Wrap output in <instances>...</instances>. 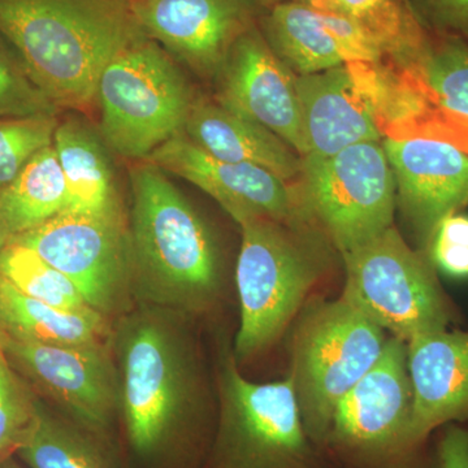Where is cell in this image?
<instances>
[{
	"instance_id": "44dd1931",
	"label": "cell",
	"mask_w": 468,
	"mask_h": 468,
	"mask_svg": "<svg viewBox=\"0 0 468 468\" xmlns=\"http://www.w3.org/2000/svg\"><path fill=\"white\" fill-rule=\"evenodd\" d=\"M420 104L419 122L468 124V41L439 36L402 66H394Z\"/></svg>"
},
{
	"instance_id": "3957f363",
	"label": "cell",
	"mask_w": 468,
	"mask_h": 468,
	"mask_svg": "<svg viewBox=\"0 0 468 468\" xmlns=\"http://www.w3.org/2000/svg\"><path fill=\"white\" fill-rule=\"evenodd\" d=\"M113 335L119 410L132 448L151 457L165 448L197 402L196 363L176 314L144 303Z\"/></svg>"
},
{
	"instance_id": "5b68a950",
	"label": "cell",
	"mask_w": 468,
	"mask_h": 468,
	"mask_svg": "<svg viewBox=\"0 0 468 468\" xmlns=\"http://www.w3.org/2000/svg\"><path fill=\"white\" fill-rule=\"evenodd\" d=\"M387 341L384 329L343 297L298 314L289 377L311 441L325 443L335 406L378 362Z\"/></svg>"
},
{
	"instance_id": "ac0fdd59",
	"label": "cell",
	"mask_w": 468,
	"mask_h": 468,
	"mask_svg": "<svg viewBox=\"0 0 468 468\" xmlns=\"http://www.w3.org/2000/svg\"><path fill=\"white\" fill-rule=\"evenodd\" d=\"M304 156L328 158L363 143H383L377 110L349 64L297 76Z\"/></svg>"
},
{
	"instance_id": "e0dca14e",
	"label": "cell",
	"mask_w": 468,
	"mask_h": 468,
	"mask_svg": "<svg viewBox=\"0 0 468 468\" xmlns=\"http://www.w3.org/2000/svg\"><path fill=\"white\" fill-rule=\"evenodd\" d=\"M261 33L295 76L385 60L383 48L371 34L347 18L313 7L306 0H286L268 8Z\"/></svg>"
},
{
	"instance_id": "f1b7e54d",
	"label": "cell",
	"mask_w": 468,
	"mask_h": 468,
	"mask_svg": "<svg viewBox=\"0 0 468 468\" xmlns=\"http://www.w3.org/2000/svg\"><path fill=\"white\" fill-rule=\"evenodd\" d=\"M58 124L57 115L0 117V192L39 150L54 144Z\"/></svg>"
},
{
	"instance_id": "9a60e30c",
	"label": "cell",
	"mask_w": 468,
	"mask_h": 468,
	"mask_svg": "<svg viewBox=\"0 0 468 468\" xmlns=\"http://www.w3.org/2000/svg\"><path fill=\"white\" fill-rule=\"evenodd\" d=\"M150 39L205 76H217L237 39L254 26V0H131Z\"/></svg>"
},
{
	"instance_id": "d590c367",
	"label": "cell",
	"mask_w": 468,
	"mask_h": 468,
	"mask_svg": "<svg viewBox=\"0 0 468 468\" xmlns=\"http://www.w3.org/2000/svg\"><path fill=\"white\" fill-rule=\"evenodd\" d=\"M0 468H23L20 466V464L17 463V462H15L14 460H8L7 462H5V463L0 466Z\"/></svg>"
},
{
	"instance_id": "ffe728a7",
	"label": "cell",
	"mask_w": 468,
	"mask_h": 468,
	"mask_svg": "<svg viewBox=\"0 0 468 468\" xmlns=\"http://www.w3.org/2000/svg\"><path fill=\"white\" fill-rule=\"evenodd\" d=\"M184 134L212 158L257 165L286 183L301 178L300 154L266 126L220 101H194Z\"/></svg>"
},
{
	"instance_id": "9c48e42d",
	"label": "cell",
	"mask_w": 468,
	"mask_h": 468,
	"mask_svg": "<svg viewBox=\"0 0 468 468\" xmlns=\"http://www.w3.org/2000/svg\"><path fill=\"white\" fill-rule=\"evenodd\" d=\"M300 181L310 217L341 254L393 227L396 183L383 143L304 156Z\"/></svg>"
},
{
	"instance_id": "5bb4252c",
	"label": "cell",
	"mask_w": 468,
	"mask_h": 468,
	"mask_svg": "<svg viewBox=\"0 0 468 468\" xmlns=\"http://www.w3.org/2000/svg\"><path fill=\"white\" fill-rule=\"evenodd\" d=\"M383 146L397 207L426 251L440 221L468 207V151L432 137H385Z\"/></svg>"
},
{
	"instance_id": "d6a6232c",
	"label": "cell",
	"mask_w": 468,
	"mask_h": 468,
	"mask_svg": "<svg viewBox=\"0 0 468 468\" xmlns=\"http://www.w3.org/2000/svg\"><path fill=\"white\" fill-rule=\"evenodd\" d=\"M433 468H468V428L446 424L436 442Z\"/></svg>"
},
{
	"instance_id": "f546056e",
	"label": "cell",
	"mask_w": 468,
	"mask_h": 468,
	"mask_svg": "<svg viewBox=\"0 0 468 468\" xmlns=\"http://www.w3.org/2000/svg\"><path fill=\"white\" fill-rule=\"evenodd\" d=\"M57 110L34 84L16 50L0 33V117L55 115Z\"/></svg>"
},
{
	"instance_id": "8fae6325",
	"label": "cell",
	"mask_w": 468,
	"mask_h": 468,
	"mask_svg": "<svg viewBox=\"0 0 468 468\" xmlns=\"http://www.w3.org/2000/svg\"><path fill=\"white\" fill-rule=\"evenodd\" d=\"M414 389L408 343L389 335L378 362L335 406L325 443L362 464L417 452L410 441Z\"/></svg>"
},
{
	"instance_id": "484cf974",
	"label": "cell",
	"mask_w": 468,
	"mask_h": 468,
	"mask_svg": "<svg viewBox=\"0 0 468 468\" xmlns=\"http://www.w3.org/2000/svg\"><path fill=\"white\" fill-rule=\"evenodd\" d=\"M17 454L30 468H112L91 432L52 414L41 401Z\"/></svg>"
},
{
	"instance_id": "83f0119b",
	"label": "cell",
	"mask_w": 468,
	"mask_h": 468,
	"mask_svg": "<svg viewBox=\"0 0 468 468\" xmlns=\"http://www.w3.org/2000/svg\"><path fill=\"white\" fill-rule=\"evenodd\" d=\"M39 399L0 347V466L27 441L38 412Z\"/></svg>"
},
{
	"instance_id": "ba28073f",
	"label": "cell",
	"mask_w": 468,
	"mask_h": 468,
	"mask_svg": "<svg viewBox=\"0 0 468 468\" xmlns=\"http://www.w3.org/2000/svg\"><path fill=\"white\" fill-rule=\"evenodd\" d=\"M218 393L220 419L209 468H313L311 440L291 377L252 383L227 350Z\"/></svg>"
},
{
	"instance_id": "e575fe53",
	"label": "cell",
	"mask_w": 468,
	"mask_h": 468,
	"mask_svg": "<svg viewBox=\"0 0 468 468\" xmlns=\"http://www.w3.org/2000/svg\"><path fill=\"white\" fill-rule=\"evenodd\" d=\"M260 8H271L272 5H279V3L286 2V0H254Z\"/></svg>"
},
{
	"instance_id": "7402d4cb",
	"label": "cell",
	"mask_w": 468,
	"mask_h": 468,
	"mask_svg": "<svg viewBox=\"0 0 468 468\" xmlns=\"http://www.w3.org/2000/svg\"><path fill=\"white\" fill-rule=\"evenodd\" d=\"M54 147L67 184L63 212L122 217L112 169L100 137L81 120L58 122Z\"/></svg>"
},
{
	"instance_id": "30bf717a",
	"label": "cell",
	"mask_w": 468,
	"mask_h": 468,
	"mask_svg": "<svg viewBox=\"0 0 468 468\" xmlns=\"http://www.w3.org/2000/svg\"><path fill=\"white\" fill-rule=\"evenodd\" d=\"M75 284L101 315L126 313L133 292L131 241L122 217L61 212L14 237Z\"/></svg>"
},
{
	"instance_id": "2e32d148",
	"label": "cell",
	"mask_w": 468,
	"mask_h": 468,
	"mask_svg": "<svg viewBox=\"0 0 468 468\" xmlns=\"http://www.w3.org/2000/svg\"><path fill=\"white\" fill-rule=\"evenodd\" d=\"M217 101L260 122L304 155L297 76L273 54L260 29L242 34L221 66Z\"/></svg>"
},
{
	"instance_id": "7c38bea8",
	"label": "cell",
	"mask_w": 468,
	"mask_h": 468,
	"mask_svg": "<svg viewBox=\"0 0 468 468\" xmlns=\"http://www.w3.org/2000/svg\"><path fill=\"white\" fill-rule=\"evenodd\" d=\"M110 343L46 345L0 331V347L18 375L91 433L106 432L119 410V378Z\"/></svg>"
},
{
	"instance_id": "1f68e13d",
	"label": "cell",
	"mask_w": 468,
	"mask_h": 468,
	"mask_svg": "<svg viewBox=\"0 0 468 468\" xmlns=\"http://www.w3.org/2000/svg\"><path fill=\"white\" fill-rule=\"evenodd\" d=\"M428 32L468 41V0H408Z\"/></svg>"
},
{
	"instance_id": "7a4b0ae2",
	"label": "cell",
	"mask_w": 468,
	"mask_h": 468,
	"mask_svg": "<svg viewBox=\"0 0 468 468\" xmlns=\"http://www.w3.org/2000/svg\"><path fill=\"white\" fill-rule=\"evenodd\" d=\"M133 292L177 314L208 310L220 295L217 242L165 171L144 162L131 175Z\"/></svg>"
},
{
	"instance_id": "4fadbf2b",
	"label": "cell",
	"mask_w": 468,
	"mask_h": 468,
	"mask_svg": "<svg viewBox=\"0 0 468 468\" xmlns=\"http://www.w3.org/2000/svg\"><path fill=\"white\" fill-rule=\"evenodd\" d=\"M146 162L198 186L239 226L252 218H270L289 226L318 227L304 206L300 187L257 165L212 158L184 133L160 144Z\"/></svg>"
},
{
	"instance_id": "277c9868",
	"label": "cell",
	"mask_w": 468,
	"mask_h": 468,
	"mask_svg": "<svg viewBox=\"0 0 468 468\" xmlns=\"http://www.w3.org/2000/svg\"><path fill=\"white\" fill-rule=\"evenodd\" d=\"M236 267L237 363L260 356L285 334L331 263V241L315 226L252 218L241 226ZM334 246V245H332Z\"/></svg>"
},
{
	"instance_id": "8992f818",
	"label": "cell",
	"mask_w": 468,
	"mask_h": 468,
	"mask_svg": "<svg viewBox=\"0 0 468 468\" xmlns=\"http://www.w3.org/2000/svg\"><path fill=\"white\" fill-rule=\"evenodd\" d=\"M341 255V297L394 337L408 343L460 320L427 252L412 249L396 228Z\"/></svg>"
},
{
	"instance_id": "52a82bcc",
	"label": "cell",
	"mask_w": 468,
	"mask_h": 468,
	"mask_svg": "<svg viewBox=\"0 0 468 468\" xmlns=\"http://www.w3.org/2000/svg\"><path fill=\"white\" fill-rule=\"evenodd\" d=\"M101 132L126 158H144L183 134L196 98L183 73L153 39L126 48L100 77Z\"/></svg>"
},
{
	"instance_id": "d4e9b609",
	"label": "cell",
	"mask_w": 468,
	"mask_h": 468,
	"mask_svg": "<svg viewBox=\"0 0 468 468\" xmlns=\"http://www.w3.org/2000/svg\"><path fill=\"white\" fill-rule=\"evenodd\" d=\"M313 7L347 18L371 34L385 60L402 66L423 50L430 32L419 23L408 0H306Z\"/></svg>"
},
{
	"instance_id": "603a6c76",
	"label": "cell",
	"mask_w": 468,
	"mask_h": 468,
	"mask_svg": "<svg viewBox=\"0 0 468 468\" xmlns=\"http://www.w3.org/2000/svg\"><path fill=\"white\" fill-rule=\"evenodd\" d=\"M0 331L46 345L109 343V318L95 310H63L27 297L0 276Z\"/></svg>"
},
{
	"instance_id": "6da1fadb",
	"label": "cell",
	"mask_w": 468,
	"mask_h": 468,
	"mask_svg": "<svg viewBox=\"0 0 468 468\" xmlns=\"http://www.w3.org/2000/svg\"><path fill=\"white\" fill-rule=\"evenodd\" d=\"M0 33L57 109L80 111L107 64L149 38L131 0H0Z\"/></svg>"
},
{
	"instance_id": "d6986e66",
	"label": "cell",
	"mask_w": 468,
	"mask_h": 468,
	"mask_svg": "<svg viewBox=\"0 0 468 468\" xmlns=\"http://www.w3.org/2000/svg\"><path fill=\"white\" fill-rule=\"evenodd\" d=\"M412 389L410 441L418 449L436 430L468 421V331L446 328L408 341Z\"/></svg>"
},
{
	"instance_id": "cb8c5ba5",
	"label": "cell",
	"mask_w": 468,
	"mask_h": 468,
	"mask_svg": "<svg viewBox=\"0 0 468 468\" xmlns=\"http://www.w3.org/2000/svg\"><path fill=\"white\" fill-rule=\"evenodd\" d=\"M67 184L54 144L39 150L0 192V218L11 239L66 209Z\"/></svg>"
},
{
	"instance_id": "4316f807",
	"label": "cell",
	"mask_w": 468,
	"mask_h": 468,
	"mask_svg": "<svg viewBox=\"0 0 468 468\" xmlns=\"http://www.w3.org/2000/svg\"><path fill=\"white\" fill-rule=\"evenodd\" d=\"M0 276L27 297L58 309H91L64 273L16 241H9L0 252Z\"/></svg>"
},
{
	"instance_id": "836d02e7",
	"label": "cell",
	"mask_w": 468,
	"mask_h": 468,
	"mask_svg": "<svg viewBox=\"0 0 468 468\" xmlns=\"http://www.w3.org/2000/svg\"><path fill=\"white\" fill-rule=\"evenodd\" d=\"M9 239H11V234H9L7 228H5V223L0 218V252L7 246Z\"/></svg>"
},
{
	"instance_id": "4dcf8cb0",
	"label": "cell",
	"mask_w": 468,
	"mask_h": 468,
	"mask_svg": "<svg viewBox=\"0 0 468 468\" xmlns=\"http://www.w3.org/2000/svg\"><path fill=\"white\" fill-rule=\"evenodd\" d=\"M426 252L436 271L452 279H468L467 215L457 212L440 221Z\"/></svg>"
}]
</instances>
